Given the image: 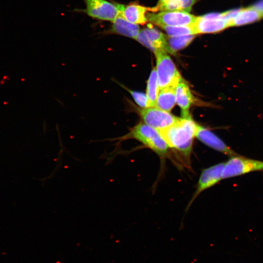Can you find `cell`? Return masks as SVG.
<instances>
[{
	"label": "cell",
	"instance_id": "cell-4",
	"mask_svg": "<svg viewBox=\"0 0 263 263\" xmlns=\"http://www.w3.org/2000/svg\"><path fill=\"white\" fill-rule=\"evenodd\" d=\"M257 171H263V161L250 159L238 154L231 156L225 162L222 178L225 179Z\"/></svg>",
	"mask_w": 263,
	"mask_h": 263
},
{
	"label": "cell",
	"instance_id": "cell-9",
	"mask_svg": "<svg viewBox=\"0 0 263 263\" xmlns=\"http://www.w3.org/2000/svg\"><path fill=\"white\" fill-rule=\"evenodd\" d=\"M135 39L154 54L169 53L167 37L151 24L140 31Z\"/></svg>",
	"mask_w": 263,
	"mask_h": 263
},
{
	"label": "cell",
	"instance_id": "cell-1",
	"mask_svg": "<svg viewBox=\"0 0 263 263\" xmlns=\"http://www.w3.org/2000/svg\"><path fill=\"white\" fill-rule=\"evenodd\" d=\"M197 125L190 117L180 118L174 125L158 131L169 147L175 150L185 161L189 164Z\"/></svg>",
	"mask_w": 263,
	"mask_h": 263
},
{
	"label": "cell",
	"instance_id": "cell-17",
	"mask_svg": "<svg viewBox=\"0 0 263 263\" xmlns=\"http://www.w3.org/2000/svg\"><path fill=\"white\" fill-rule=\"evenodd\" d=\"M195 37V35L167 37L169 53L173 54L185 48L192 42Z\"/></svg>",
	"mask_w": 263,
	"mask_h": 263
},
{
	"label": "cell",
	"instance_id": "cell-15",
	"mask_svg": "<svg viewBox=\"0 0 263 263\" xmlns=\"http://www.w3.org/2000/svg\"><path fill=\"white\" fill-rule=\"evenodd\" d=\"M263 16L253 7L239 9L237 13L229 23L230 26H239L255 22Z\"/></svg>",
	"mask_w": 263,
	"mask_h": 263
},
{
	"label": "cell",
	"instance_id": "cell-20",
	"mask_svg": "<svg viewBox=\"0 0 263 263\" xmlns=\"http://www.w3.org/2000/svg\"><path fill=\"white\" fill-rule=\"evenodd\" d=\"M118 84L127 90L132 95L135 102L141 107L145 108H148V98L147 94L134 91H132L126 88L124 85L118 83Z\"/></svg>",
	"mask_w": 263,
	"mask_h": 263
},
{
	"label": "cell",
	"instance_id": "cell-12",
	"mask_svg": "<svg viewBox=\"0 0 263 263\" xmlns=\"http://www.w3.org/2000/svg\"><path fill=\"white\" fill-rule=\"evenodd\" d=\"M119 11V15L128 21L136 24H143L148 21L146 13L150 11V8H147L135 3L128 5L115 2Z\"/></svg>",
	"mask_w": 263,
	"mask_h": 263
},
{
	"label": "cell",
	"instance_id": "cell-11",
	"mask_svg": "<svg viewBox=\"0 0 263 263\" xmlns=\"http://www.w3.org/2000/svg\"><path fill=\"white\" fill-rule=\"evenodd\" d=\"M195 137L207 146L225 155L230 157L238 155L218 136L207 128L198 125Z\"/></svg>",
	"mask_w": 263,
	"mask_h": 263
},
{
	"label": "cell",
	"instance_id": "cell-7",
	"mask_svg": "<svg viewBox=\"0 0 263 263\" xmlns=\"http://www.w3.org/2000/svg\"><path fill=\"white\" fill-rule=\"evenodd\" d=\"M140 114L146 124L158 131L167 129L180 119L168 112L154 107L140 110Z\"/></svg>",
	"mask_w": 263,
	"mask_h": 263
},
{
	"label": "cell",
	"instance_id": "cell-3",
	"mask_svg": "<svg viewBox=\"0 0 263 263\" xmlns=\"http://www.w3.org/2000/svg\"><path fill=\"white\" fill-rule=\"evenodd\" d=\"M154 54L159 90L169 87H176L182 81V78L171 58L167 53L159 52Z\"/></svg>",
	"mask_w": 263,
	"mask_h": 263
},
{
	"label": "cell",
	"instance_id": "cell-22",
	"mask_svg": "<svg viewBox=\"0 0 263 263\" xmlns=\"http://www.w3.org/2000/svg\"><path fill=\"white\" fill-rule=\"evenodd\" d=\"M168 0H159L158 2L157 5L161 4L165 2L166 1H168Z\"/></svg>",
	"mask_w": 263,
	"mask_h": 263
},
{
	"label": "cell",
	"instance_id": "cell-8",
	"mask_svg": "<svg viewBox=\"0 0 263 263\" xmlns=\"http://www.w3.org/2000/svg\"><path fill=\"white\" fill-rule=\"evenodd\" d=\"M192 26L195 35L217 33L229 27L223 13H211L197 17Z\"/></svg>",
	"mask_w": 263,
	"mask_h": 263
},
{
	"label": "cell",
	"instance_id": "cell-6",
	"mask_svg": "<svg viewBox=\"0 0 263 263\" xmlns=\"http://www.w3.org/2000/svg\"><path fill=\"white\" fill-rule=\"evenodd\" d=\"M83 12L90 17L99 20L113 21L119 15L115 4L107 0H84Z\"/></svg>",
	"mask_w": 263,
	"mask_h": 263
},
{
	"label": "cell",
	"instance_id": "cell-16",
	"mask_svg": "<svg viewBox=\"0 0 263 263\" xmlns=\"http://www.w3.org/2000/svg\"><path fill=\"white\" fill-rule=\"evenodd\" d=\"M175 103V87H169L160 90L154 107L169 112L173 108Z\"/></svg>",
	"mask_w": 263,
	"mask_h": 263
},
{
	"label": "cell",
	"instance_id": "cell-14",
	"mask_svg": "<svg viewBox=\"0 0 263 263\" xmlns=\"http://www.w3.org/2000/svg\"><path fill=\"white\" fill-rule=\"evenodd\" d=\"M176 102L182 110L183 118L190 117L189 109L194 101V97L188 86L182 80L175 87Z\"/></svg>",
	"mask_w": 263,
	"mask_h": 263
},
{
	"label": "cell",
	"instance_id": "cell-10",
	"mask_svg": "<svg viewBox=\"0 0 263 263\" xmlns=\"http://www.w3.org/2000/svg\"><path fill=\"white\" fill-rule=\"evenodd\" d=\"M225 165V162L220 163L204 169L202 171L196 190L189 203L188 207L202 192L214 186L223 179L222 174Z\"/></svg>",
	"mask_w": 263,
	"mask_h": 263
},
{
	"label": "cell",
	"instance_id": "cell-5",
	"mask_svg": "<svg viewBox=\"0 0 263 263\" xmlns=\"http://www.w3.org/2000/svg\"><path fill=\"white\" fill-rule=\"evenodd\" d=\"M197 17L188 12L180 11H166L149 13L148 21L159 26H187L194 23Z\"/></svg>",
	"mask_w": 263,
	"mask_h": 263
},
{
	"label": "cell",
	"instance_id": "cell-21",
	"mask_svg": "<svg viewBox=\"0 0 263 263\" xmlns=\"http://www.w3.org/2000/svg\"><path fill=\"white\" fill-rule=\"evenodd\" d=\"M254 9L258 11L263 16V0H259L252 6Z\"/></svg>",
	"mask_w": 263,
	"mask_h": 263
},
{
	"label": "cell",
	"instance_id": "cell-2",
	"mask_svg": "<svg viewBox=\"0 0 263 263\" xmlns=\"http://www.w3.org/2000/svg\"><path fill=\"white\" fill-rule=\"evenodd\" d=\"M131 138L138 140L162 158L166 157L168 153L169 146L159 132L142 123L137 124L128 134L122 137L105 139L103 141L118 140L119 142Z\"/></svg>",
	"mask_w": 263,
	"mask_h": 263
},
{
	"label": "cell",
	"instance_id": "cell-13",
	"mask_svg": "<svg viewBox=\"0 0 263 263\" xmlns=\"http://www.w3.org/2000/svg\"><path fill=\"white\" fill-rule=\"evenodd\" d=\"M112 23L110 28L103 32V34H115L135 39L140 31L138 24L128 21L120 15H119Z\"/></svg>",
	"mask_w": 263,
	"mask_h": 263
},
{
	"label": "cell",
	"instance_id": "cell-18",
	"mask_svg": "<svg viewBox=\"0 0 263 263\" xmlns=\"http://www.w3.org/2000/svg\"><path fill=\"white\" fill-rule=\"evenodd\" d=\"M157 76L156 68L151 71L147 82V96L148 98V107H154L159 93Z\"/></svg>",
	"mask_w": 263,
	"mask_h": 263
},
{
	"label": "cell",
	"instance_id": "cell-19",
	"mask_svg": "<svg viewBox=\"0 0 263 263\" xmlns=\"http://www.w3.org/2000/svg\"><path fill=\"white\" fill-rule=\"evenodd\" d=\"M160 27L165 31L169 37L195 35L192 25L175 26H163Z\"/></svg>",
	"mask_w": 263,
	"mask_h": 263
}]
</instances>
